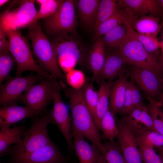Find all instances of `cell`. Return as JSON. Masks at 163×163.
Instances as JSON below:
<instances>
[{
	"label": "cell",
	"mask_w": 163,
	"mask_h": 163,
	"mask_svg": "<svg viewBox=\"0 0 163 163\" xmlns=\"http://www.w3.org/2000/svg\"><path fill=\"white\" fill-rule=\"evenodd\" d=\"M127 63L118 52L106 56L104 66L98 77V81L105 80L111 82L123 74L124 64Z\"/></svg>",
	"instance_id": "44dd1931"
},
{
	"label": "cell",
	"mask_w": 163,
	"mask_h": 163,
	"mask_svg": "<svg viewBox=\"0 0 163 163\" xmlns=\"http://www.w3.org/2000/svg\"><path fill=\"white\" fill-rule=\"evenodd\" d=\"M56 82L55 79L45 78L27 88L21 96L19 101L33 110L38 117L45 112L53 100Z\"/></svg>",
	"instance_id": "52a82bcc"
},
{
	"label": "cell",
	"mask_w": 163,
	"mask_h": 163,
	"mask_svg": "<svg viewBox=\"0 0 163 163\" xmlns=\"http://www.w3.org/2000/svg\"><path fill=\"white\" fill-rule=\"evenodd\" d=\"M100 81V86L98 91V98L95 122L99 130H100L101 120L109 108V98L113 85L111 82H106L104 80Z\"/></svg>",
	"instance_id": "484cf974"
},
{
	"label": "cell",
	"mask_w": 163,
	"mask_h": 163,
	"mask_svg": "<svg viewBox=\"0 0 163 163\" xmlns=\"http://www.w3.org/2000/svg\"><path fill=\"white\" fill-rule=\"evenodd\" d=\"M103 145L105 152L103 155L106 163H127L118 142L106 141Z\"/></svg>",
	"instance_id": "d6a6232c"
},
{
	"label": "cell",
	"mask_w": 163,
	"mask_h": 163,
	"mask_svg": "<svg viewBox=\"0 0 163 163\" xmlns=\"http://www.w3.org/2000/svg\"><path fill=\"white\" fill-rule=\"evenodd\" d=\"M139 149L142 163H162L154 148L139 146Z\"/></svg>",
	"instance_id": "f35d334b"
},
{
	"label": "cell",
	"mask_w": 163,
	"mask_h": 163,
	"mask_svg": "<svg viewBox=\"0 0 163 163\" xmlns=\"http://www.w3.org/2000/svg\"><path fill=\"white\" fill-rule=\"evenodd\" d=\"M34 2V0H22L14 10L4 11L0 15V26L5 32L27 27L33 22L37 11Z\"/></svg>",
	"instance_id": "30bf717a"
},
{
	"label": "cell",
	"mask_w": 163,
	"mask_h": 163,
	"mask_svg": "<svg viewBox=\"0 0 163 163\" xmlns=\"http://www.w3.org/2000/svg\"><path fill=\"white\" fill-rule=\"evenodd\" d=\"M161 72L134 66L129 75L130 78L145 92L147 96L157 102V99L159 100L163 92Z\"/></svg>",
	"instance_id": "8fae6325"
},
{
	"label": "cell",
	"mask_w": 163,
	"mask_h": 163,
	"mask_svg": "<svg viewBox=\"0 0 163 163\" xmlns=\"http://www.w3.org/2000/svg\"><path fill=\"white\" fill-rule=\"evenodd\" d=\"M122 120L134 134L147 129L156 131L147 106L144 103L133 109Z\"/></svg>",
	"instance_id": "e0dca14e"
},
{
	"label": "cell",
	"mask_w": 163,
	"mask_h": 163,
	"mask_svg": "<svg viewBox=\"0 0 163 163\" xmlns=\"http://www.w3.org/2000/svg\"><path fill=\"white\" fill-rule=\"evenodd\" d=\"M84 94L85 101L95 123L98 98V91H96L91 83L86 81L84 86Z\"/></svg>",
	"instance_id": "836d02e7"
},
{
	"label": "cell",
	"mask_w": 163,
	"mask_h": 163,
	"mask_svg": "<svg viewBox=\"0 0 163 163\" xmlns=\"http://www.w3.org/2000/svg\"><path fill=\"white\" fill-rule=\"evenodd\" d=\"M61 87L56 83L54 91L53 107L52 114L55 123L63 135L69 150L72 152L74 149L73 142L71 134L72 127L71 118L60 94Z\"/></svg>",
	"instance_id": "7c38bea8"
},
{
	"label": "cell",
	"mask_w": 163,
	"mask_h": 163,
	"mask_svg": "<svg viewBox=\"0 0 163 163\" xmlns=\"http://www.w3.org/2000/svg\"><path fill=\"white\" fill-rule=\"evenodd\" d=\"M159 18L149 15L134 19L129 23L132 28L138 33L157 37L162 27Z\"/></svg>",
	"instance_id": "d4e9b609"
},
{
	"label": "cell",
	"mask_w": 163,
	"mask_h": 163,
	"mask_svg": "<svg viewBox=\"0 0 163 163\" xmlns=\"http://www.w3.org/2000/svg\"><path fill=\"white\" fill-rule=\"evenodd\" d=\"M16 63L9 51L0 53V84L9 76L10 72Z\"/></svg>",
	"instance_id": "e575fe53"
},
{
	"label": "cell",
	"mask_w": 163,
	"mask_h": 163,
	"mask_svg": "<svg viewBox=\"0 0 163 163\" xmlns=\"http://www.w3.org/2000/svg\"><path fill=\"white\" fill-rule=\"evenodd\" d=\"M127 75L119 76L111 87L109 98V110L115 115L120 113L124 106L128 82Z\"/></svg>",
	"instance_id": "ffe728a7"
},
{
	"label": "cell",
	"mask_w": 163,
	"mask_h": 163,
	"mask_svg": "<svg viewBox=\"0 0 163 163\" xmlns=\"http://www.w3.org/2000/svg\"><path fill=\"white\" fill-rule=\"evenodd\" d=\"M66 84L60 80L59 84L69 100L71 113V131L88 139L103 155L105 150L101 142L102 137L85 101L84 86L76 89Z\"/></svg>",
	"instance_id": "6da1fadb"
},
{
	"label": "cell",
	"mask_w": 163,
	"mask_h": 163,
	"mask_svg": "<svg viewBox=\"0 0 163 163\" xmlns=\"http://www.w3.org/2000/svg\"><path fill=\"white\" fill-rule=\"evenodd\" d=\"M65 75L66 83L75 89L82 88L86 82L84 74L80 70L73 69L67 73Z\"/></svg>",
	"instance_id": "74e56055"
},
{
	"label": "cell",
	"mask_w": 163,
	"mask_h": 163,
	"mask_svg": "<svg viewBox=\"0 0 163 163\" xmlns=\"http://www.w3.org/2000/svg\"><path fill=\"white\" fill-rule=\"evenodd\" d=\"M74 2L82 24L86 27H92L96 19L100 0H79Z\"/></svg>",
	"instance_id": "cb8c5ba5"
},
{
	"label": "cell",
	"mask_w": 163,
	"mask_h": 163,
	"mask_svg": "<svg viewBox=\"0 0 163 163\" xmlns=\"http://www.w3.org/2000/svg\"><path fill=\"white\" fill-rule=\"evenodd\" d=\"M67 158L53 142L31 153L13 158L5 163H66Z\"/></svg>",
	"instance_id": "4fadbf2b"
},
{
	"label": "cell",
	"mask_w": 163,
	"mask_h": 163,
	"mask_svg": "<svg viewBox=\"0 0 163 163\" xmlns=\"http://www.w3.org/2000/svg\"><path fill=\"white\" fill-rule=\"evenodd\" d=\"M118 48V52L127 63L156 71H163L158 58L149 53L129 32L125 40Z\"/></svg>",
	"instance_id": "ba28073f"
},
{
	"label": "cell",
	"mask_w": 163,
	"mask_h": 163,
	"mask_svg": "<svg viewBox=\"0 0 163 163\" xmlns=\"http://www.w3.org/2000/svg\"><path fill=\"white\" fill-rule=\"evenodd\" d=\"M126 23L131 35L139 41L149 53L154 55L158 58V50L161 48V42L158 40L157 37L139 34L132 28L129 22L127 21Z\"/></svg>",
	"instance_id": "83f0119b"
},
{
	"label": "cell",
	"mask_w": 163,
	"mask_h": 163,
	"mask_svg": "<svg viewBox=\"0 0 163 163\" xmlns=\"http://www.w3.org/2000/svg\"><path fill=\"white\" fill-rule=\"evenodd\" d=\"M45 78L38 74L15 77L10 76L5 82L0 85V106L17 105L21 96L27 88Z\"/></svg>",
	"instance_id": "9c48e42d"
},
{
	"label": "cell",
	"mask_w": 163,
	"mask_h": 163,
	"mask_svg": "<svg viewBox=\"0 0 163 163\" xmlns=\"http://www.w3.org/2000/svg\"><path fill=\"white\" fill-rule=\"evenodd\" d=\"M157 104L158 106H161L163 104V92L158 101L157 102Z\"/></svg>",
	"instance_id": "7bdbcfd3"
},
{
	"label": "cell",
	"mask_w": 163,
	"mask_h": 163,
	"mask_svg": "<svg viewBox=\"0 0 163 163\" xmlns=\"http://www.w3.org/2000/svg\"><path fill=\"white\" fill-rule=\"evenodd\" d=\"M77 20L75 2L63 0L58 10L53 15L44 19L46 33L53 36L76 32Z\"/></svg>",
	"instance_id": "8992f818"
},
{
	"label": "cell",
	"mask_w": 163,
	"mask_h": 163,
	"mask_svg": "<svg viewBox=\"0 0 163 163\" xmlns=\"http://www.w3.org/2000/svg\"><path fill=\"white\" fill-rule=\"evenodd\" d=\"M8 125H0V156L2 157L9 155L13 144H18L22 142V137L26 130L25 125H14L12 128Z\"/></svg>",
	"instance_id": "ac0fdd59"
},
{
	"label": "cell",
	"mask_w": 163,
	"mask_h": 163,
	"mask_svg": "<svg viewBox=\"0 0 163 163\" xmlns=\"http://www.w3.org/2000/svg\"><path fill=\"white\" fill-rule=\"evenodd\" d=\"M126 22L115 27L101 36L105 45L110 47H118L120 46L129 33Z\"/></svg>",
	"instance_id": "f1b7e54d"
},
{
	"label": "cell",
	"mask_w": 163,
	"mask_h": 163,
	"mask_svg": "<svg viewBox=\"0 0 163 163\" xmlns=\"http://www.w3.org/2000/svg\"><path fill=\"white\" fill-rule=\"evenodd\" d=\"M5 32L0 26V53L5 51H10V43L7 38Z\"/></svg>",
	"instance_id": "ab89813d"
},
{
	"label": "cell",
	"mask_w": 163,
	"mask_h": 163,
	"mask_svg": "<svg viewBox=\"0 0 163 163\" xmlns=\"http://www.w3.org/2000/svg\"><path fill=\"white\" fill-rule=\"evenodd\" d=\"M100 130L103 133V137L109 140H113L118 136L119 130L115 115L109 109L101 120Z\"/></svg>",
	"instance_id": "1f68e13d"
},
{
	"label": "cell",
	"mask_w": 163,
	"mask_h": 163,
	"mask_svg": "<svg viewBox=\"0 0 163 163\" xmlns=\"http://www.w3.org/2000/svg\"><path fill=\"white\" fill-rule=\"evenodd\" d=\"M89 56V64L94 79L98 80L99 75L104 65L106 56L104 44L102 37L95 41Z\"/></svg>",
	"instance_id": "603a6c76"
},
{
	"label": "cell",
	"mask_w": 163,
	"mask_h": 163,
	"mask_svg": "<svg viewBox=\"0 0 163 163\" xmlns=\"http://www.w3.org/2000/svg\"><path fill=\"white\" fill-rule=\"evenodd\" d=\"M50 123L55 124L52 110L41 117L34 118L24 134L21 143L11 146L9 158L31 153L52 142L48 130Z\"/></svg>",
	"instance_id": "7a4b0ae2"
},
{
	"label": "cell",
	"mask_w": 163,
	"mask_h": 163,
	"mask_svg": "<svg viewBox=\"0 0 163 163\" xmlns=\"http://www.w3.org/2000/svg\"><path fill=\"white\" fill-rule=\"evenodd\" d=\"M0 163H2L1 162H0Z\"/></svg>",
	"instance_id": "7dc6e473"
},
{
	"label": "cell",
	"mask_w": 163,
	"mask_h": 163,
	"mask_svg": "<svg viewBox=\"0 0 163 163\" xmlns=\"http://www.w3.org/2000/svg\"><path fill=\"white\" fill-rule=\"evenodd\" d=\"M59 67L66 74L85 61L83 45L70 34L56 35L50 41Z\"/></svg>",
	"instance_id": "277c9868"
},
{
	"label": "cell",
	"mask_w": 163,
	"mask_h": 163,
	"mask_svg": "<svg viewBox=\"0 0 163 163\" xmlns=\"http://www.w3.org/2000/svg\"><path fill=\"white\" fill-rule=\"evenodd\" d=\"M27 27L33 53L39 65L55 78L59 79L66 83L65 75L58 65L51 42L42 31L40 22H34Z\"/></svg>",
	"instance_id": "3957f363"
},
{
	"label": "cell",
	"mask_w": 163,
	"mask_h": 163,
	"mask_svg": "<svg viewBox=\"0 0 163 163\" xmlns=\"http://www.w3.org/2000/svg\"><path fill=\"white\" fill-rule=\"evenodd\" d=\"M146 98L149 101L147 107L154 128L163 135V112L159 108L156 101L149 97L147 96Z\"/></svg>",
	"instance_id": "d590c367"
},
{
	"label": "cell",
	"mask_w": 163,
	"mask_h": 163,
	"mask_svg": "<svg viewBox=\"0 0 163 163\" xmlns=\"http://www.w3.org/2000/svg\"><path fill=\"white\" fill-rule=\"evenodd\" d=\"M118 8L128 10L134 19L147 14L159 18L162 17L163 11L160 0H118Z\"/></svg>",
	"instance_id": "9a60e30c"
},
{
	"label": "cell",
	"mask_w": 163,
	"mask_h": 163,
	"mask_svg": "<svg viewBox=\"0 0 163 163\" xmlns=\"http://www.w3.org/2000/svg\"><path fill=\"white\" fill-rule=\"evenodd\" d=\"M63 0H47L45 3L40 5L39 10L37 11L34 22L45 19L50 16L58 10Z\"/></svg>",
	"instance_id": "8d00e7d4"
},
{
	"label": "cell",
	"mask_w": 163,
	"mask_h": 163,
	"mask_svg": "<svg viewBox=\"0 0 163 163\" xmlns=\"http://www.w3.org/2000/svg\"><path fill=\"white\" fill-rule=\"evenodd\" d=\"M10 43V51L17 64L16 76L27 71H34L47 78H55L44 71L35 61L28 41L20 30L5 32Z\"/></svg>",
	"instance_id": "5b68a950"
},
{
	"label": "cell",
	"mask_w": 163,
	"mask_h": 163,
	"mask_svg": "<svg viewBox=\"0 0 163 163\" xmlns=\"http://www.w3.org/2000/svg\"><path fill=\"white\" fill-rule=\"evenodd\" d=\"M143 104V98L140 90L130 78L127 84L124 106L120 114L125 116Z\"/></svg>",
	"instance_id": "4316f807"
},
{
	"label": "cell",
	"mask_w": 163,
	"mask_h": 163,
	"mask_svg": "<svg viewBox=\"0 0 163 163\" xmlns=\"http://www.w3.org/2000/svg\"><path fill=\"white\" fill-rule=\"evenodd\" d=\"M161 42V52L158 58V62L162 70L163 71V32L162 35V40Z\"/></svg>",
	"instance_id": "60d3db41"
},
{
	"label": "cell",
	"mask_w": 163,
	"mask_h": 163,
	"mask_svg": "<svg viewBox=\"0 0 163 163\" xmlns=\"http://www.w3.org/2000/svg\"><path fill=\"white\" fill-rule=\"evenodd\" d=\"M156 148L157 149L158 155L161 159L162 163H163V146Z\"/></svg>",
	"instance_id": "b9f144b4"
},
{
	"label": "cell",
	"mask_w": 163,
	"mask_h": 163,
	"mask_svg": "<svg viewBox=\"0 0 163 163\" xmlns=\"http://www.w3.org/2000/svg\"><path fill=\"white\" fill-rule=\"evenodd\" d=\"M8 0H0V6H1L7 2L9 1Z\"/></svg>",
	"instance_id": "f6af8a7d"
},
{
	"label": "cell",
	"mask_w": 163,
	"mask_h": 163,
	"mask_svg": "<svg viewBox=\"0 0 163 163\" xmlns=\"http://www.w3.org/2000/svg\"><path fill=\"white\" fill-rule=\"evenodd\" d=\"M47 0H37L35 1L39 4L40 5L44 3H46Z\"/></svg>",
	"instance_id": "ee69618b"
},
{
	"label": "cell",
	"mask_w": 163,
	"mask_h": 163,
	"mask_svg": "<svg viewBox=\"0 0 163 163\" xmlns=\"http://www.w3.org/2000/svg\"><path fill=\"white\" fill-rule=\"evenodd\" d=\"M162 8V11H163V15H162V22L161 24V25L162 27H163V0H160Z\"/></svg>",
	"instance_id": "bcb514c9"
},
{
	"label": "cell",
	"mask_w": 163,
	"mask_h": 163,
	"mask_svg": "<svg viewBox=\"0 0 163 163\" xmlns=\"http://www.w3.org/2000/svg\"><path fill=\"white\" fill-rule=\"evenodd\" d=\"M37 117L30 107L17 105L1 106L0 108V125L11 126L24 119Z\"/></svg>",
	"instance_id": "d6986e66"
},
{
	"label": "cell",
	"mask_w": 163,
	"mask_h": 163,
	"mask_svg": "<svg viewBox=\"0 0 163 163\" xmlns=\"http://www.w3.org/2000/svg\"><path fill=\"white\" fill-rule=\"evenodd\" d=\"M134 135L139 146L153 148L163 146V135L157 131L147 129Z\"/></svg>",
	"instance_id": "f546056e"
},
{
	"label": "cell",
	"mask_w": 163,
	"mask_h": 163,
	"mask_svg": "<svg viewBox=\"0 0 163 163\" xmlns=\"http://www.w3.org/2000/svg\"><path fill=\"white\" fill-rule=\"evenodd\" d=\"M118 8L117 0H100L96 19L92 27L94 31L101 23L113 15Z\"/></svg>",
	"instance_id": "4dcf8cb0"
},
{
	"label": "cell",
	"mask_w": 163,
	"mask_h": 163,
	"mask_svg": "<svg viewBox=\"0 0 163 163\" xmlns=\"http://www.w3.org/2000/svg\"><path fill=\"white\" fill-rule=\"evenodd\" d=\"M116 120L119 130L117 142L127 163H142L138 144L131 129L122 119Z\"/></svg>",
	"instance_id": "5bb4252c"
},
{
	"label": "cell",
	"mask_w": 163,
	"mask_h": 163,
	"mask_svg": "<svg viewBox=\"0 0 163 163\" xmlns=\"http://www.w3.org/2000/svg\"><path fill=\"white\" fill-rule=\"evenodd\" d=\"M71 134L74 140V149L79 163H106L95 145L90 144L84 136L75 131H71Z\"/></svg>",
	"instance_id": "2e32d148"
},
{
	"label": "cell",
	"mask_w": 163,
	"mask_h": 163,
	"mask_svg": "<svg viewBox=\"0 0 163 163\" xmlns=\"http://www.w3.org/2000/svg\"><path fill=\"white\" fill-rule=\"evenodd\" d=\"M134 19L131 12L124 8H119L117 11L98 27L93 37V40L95 41L107 32L128 21L130 23Z\"/></svg>",
	"instance_id": "7402d4cb"
}]
</instances>
